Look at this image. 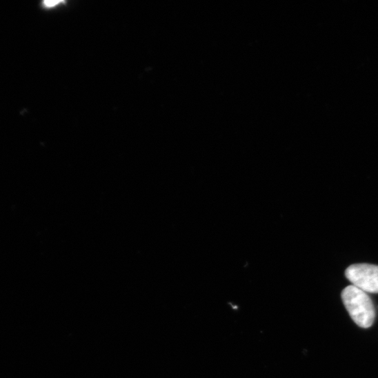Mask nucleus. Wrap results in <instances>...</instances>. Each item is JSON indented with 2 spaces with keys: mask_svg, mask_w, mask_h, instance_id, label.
I'll use <instances>...</instances> for the list:
<instances>
[{
  "mask_svg": "<svg viewBox=\"0 0 378 378\" xmlns=\"http://www.w3.org/2000/svg\"><path fill=\"white\" fill-rule=\"evenodd\" d=\"M344 304L357 325L363 328H370L375 319V310L367 293L350 286L341 294Z\"/></svg>",
  "mask_w": 378,
  "mask_h": 378,
  "instance_id": "nucleus-1",
  "label": "nucleus"
},
{
  "mask_svg": "<svg viewBox=\"0 0 378 378\" xmlns=\"http://www.w3.org/2000/svg\"><path fill=\"white\" fill-rule=\"evenodd\" d=\"M346 277L352 286L366 293L378 294V266L357 263L349 266Z\"/></svg>",
  "mask_w": 378,
  "mask_h": 378,
  "instance_id": "nucleus-2",
  "label": "nucleus"
}]
</instances>
